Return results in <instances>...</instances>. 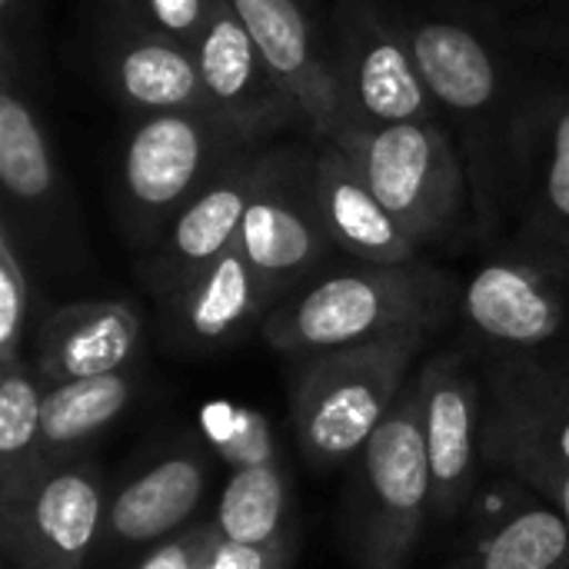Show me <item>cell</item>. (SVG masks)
Here are the masks:
<instances>
[{"instance_id":"d4e9b609","label":"cell","mask_w":569,"mask_h":569,"mask_svg":"<svg viewBox=\"0 0 569 569\" xmlns=\"http://www.w3.org/2000/svg\"><path fill=\"white\" fill-rule=\"evenodd\" d=\"M220 0H100V20L127 23L143 33L193 47Z\"/></svg>"},{"instance_id":"d6986e66","label":"cell","mask_w":569,"mask_h":569,"mask_svg":"<svg viewBox=\"0 0 569 569\" xmlns=\"http://www.w3.org/2000/svg\"><path fill=\"white\" fill-rule=\"evenodd\" d=\"M140 320L127 303L97 300L53 310L40 327V377L67 380L117 373L137 350Z\"/></svg>"},{"instance_id":"30bf717a","label":"cell","mask_w":569,"mask_h":569,"mask_svg":"<svg viewBox=\"0 0 569 569\" xmlns=\"http://www.w3.org/2000/svg\"><path fill=\"white\" fill-rule=\"evenodd\" d=\"M470 323L507 347H540L569 317V260L507 237L503 253L487 260L463 290Z\"/></svg>"},{"instance_id":"5bb4252c","label":"cell","mask_w":569,"mask_h":569,"mask_svg":"<svg viewBox=\"0 0 569 569\" xmlns=\"http://www.w3.org/2000/svg\"><path fill=\"white\" fill-rule=\"evenodd\" d=\"M7 543L27 569H80L97 523L100 493L80 470L3 480Z\"/></svg>"},{"instance_id":"8fae6325","label":"cell","mask_w":569,"mask_h":569,"mask_svg":"<svg viewBox=\"0 0 569 569\" xmlns=\"http://www.w3.org/2000/svg\"><path fill=\"white\" fill-rule=\"evenodd\" d=\"M247 23L263 63L283 87L300 120L320 137V143L347 147L357 127L350 123L330 53L327 30L313 23L303 0H227Z\"/></svg>"},{"instance_id":"4dcf8cb0","label":"cell","mask_w":569,"mask_h":569,"mask_svg":"<svg viewBox=\"0 0 569 569\" xmlns=\"http://www.w3.org/2000/svg\"><path fill=\"white\" fill-rule=\"evenodd\" d=\"M557 443H560V453H563V460H567V463H569V420H567V423H563V430H560Z\"/></svg>"},{"instance_id":"1f68e13d","label":"cell","mask_w":569,"mask_h":569,"mask_svg":"<svg viewBox=\"0 0 569 569\" xmlns=\"http://www.w3.org/2000/svg\"><path fill=\"white\" fill-rule=\"evenodd\" d=\"M560 503H563V520H567L569 527V477L563 480V487H560Z\"/></svg>"},{"instance_id":"484cf974","label":"cell","mask_w":569,"mask_h":569,"mask_svg":"<svg viewBox=\"0 0 569 569\" xmlns=\"http://www.w3.org/2000/svg\"><path fill=\"white\" fill-rule=\"evenodd\" d=\"M40 410H43V397L37 393V383L20 370V363H3V380H0L3 480L23 467L20 457L40 440Z\"/></svg>"},{"instance_id":"7a4b0ae2","label":"cell","mask_w":569,"mask_h":569,"mask_svg":"<svg viewBox=\"0 0 569 569\" xmlns=\"http://www.w3.org/2000/svg\"><path fill=\"white\" fill-rule=\"evenodd\" d=\"M447 303V277L420 260L363 263L287 297L267 317L263 337L280 353L317 357L390 337L427 333L443 317Z\"/></svg>"},{"instance_id":"7c38bea8","label":"cell","mask_w":569,"mask_h":569,"mask_svg":"<svg viewBox=\"0 0 569 569\" xmlns=\"http://www.w3.org/2000/svg\"><path fill=\"white\" fill-rule=\"evenodd\" d=\"M0 190L3 220L13 230L20 227L47 250L73 243L80 227L73 193L20 80H3L0 90Z\"/></svg>"},{"instance_id":"4fadbf2b","label":"cell","mask_w":569,"mask_h":569,"mask_svg":"<svg viewBox=\"0 0 569 569\" xmlns=\"http://www.w3.org/2000/svg\"><path fill=\"white\" fill-rule=\"evenodd\" d=\"M267 147L270 143L250 147L240 157H233L147 250L140 273L160 300L183 287L190 277H197L240 240Z\"/></svg>"},{"instance_id":"52a82bcc","label":"cell","mask_w":569,"mask_h":569,"mask_svg":"<svg viewBox=\"0 0 569 569\" xmlns=\"http://www.w3.org/2000/svg\"><path fill=\"white\" fill-rule=\"evenodd\" d=\"M323 30L333 80L357 130L420 120L443 123L387 0H337Z\"/></svg>"},{"instance_id":"9c48e42d","label":"cell","mask_w":569,"mask_h":569,"mask_svg":"<svg viewBox=\"0 0 569 569\" xmlns=\"http://www.w3.org/2000/svg\"><path fill=\"white\" fill-rule=\"evenodd\" d=\"M430 493L420 383V393L393 403L387 420L363 443V550L370 567L397 569L407 560Z\"/></svg>"},{"instance_id":"603a6c76","label":"cell","mask_w":569,"mask_h":569,"mask_svg":"<svg viewBox=\"0 0 569 569\" xmlns=\"http://www.w3.org/2000/svg\"><path fill=\"white\" fill-rule=\"evenodd\" d=\"M283 517V483L270 463L237 470L220 497L217 530L240 547H270Z\"/></svg>"},{"instance_id":"277c9868","label":"cell","mask_w":569,"mask_h":569,"mask_svg":"<svg viewBox=\"0 0 569 569\" xmlns=\"http://www.w3.org/2000/svg\"><path fill=\"white\" fill-rule=\"evenodd\" d=\"M530 93L517 137L507 237L569 260V20H517Z\"/></svg>"},{"instance_id":"cb8c5ba5","label":"cell","mask_w":569,"mask_h":569,"mask_svg":"<svg viewBox=\"0 0 569 569\" xmlns=\"http://www.w3.org/2000/svg\"><path fill=\"white\" fill-rule=\"evenodd\" d=\"M567 550V520L550 510H530L490 540L480 569H553Z\"/></svg>"},{"instance_id":"7402d4cb","label":"cell","mask_w":569,"mask_h":569,"mask_svg":"<svg viewBox=\"0 0 569 569\" xmlns=\"http://www.w3.org/2000/svg\"><path fill=\"white\" fill-rule=\"evenodd\" d=\"M127 400H130V380L120 370L57 383L43 393L40 440L47 447H73L93 437L110 420H117Z\"/></svg>"},{"instance_id":"f1b7e54d","label":"cell","mask_w":569,"mask_h":569,"mask_svg":"<svg viewBox=\"0 0 569 569\" xmlns=\"http://www.w3.org/2000/svg\"><path fill=\"white\" fill-rule=\"evenodd\" d=\"M217 540H220V530H213V527L190 530V533L170 540L167 547L153 550L137 569H203Z\"/></svg>"},{"instance_id":"2e32d148","label":"cell","mask_w":569,"mask_h":569,"mask_svg":"<svg viewBox=\"0 0 569 569\" xmlns=\"http://www.w3.org/2000/svg\"><path fill=\"white\" fill-rule=\"evenodd\" d=\"M193 57L213 110L247 120L270 137L293 123H303L283 87L263 63L247 23L227 0H220L213 17L207 20L200 40L193 43Z\"/></svg>"},{"instance_id":"83f0119b","label":"cell","mask_w":569,"mask_h":569,"mask_svg":"<svg viewBox=\"0 0 569 569\" xmlns=\"http://www.w3.org/2000/svg\"><path fill=\"white\" fill-rule=\"evenodd\" d=\"M40 0H0V77L17 80L37 53Z\"/></svg>"},{"instance_id":"9a60e30c","label":"cell","mask_w":569,"mask_h":569,"mask_svg":"<svg viewBox=\"0 0 569 569\" xmlns=\"http://www.w3.org/2000/svg\"><path fill=\"white\" fill-rule=\"evenodd\" d=\"M97 63L113 100L133 117L170 110H213L200 80L193 47L100 20Z\"/></svg>"},{"instance_id":"ac0fdd59","label":"cell","mask_w":569,"mask_h":569,"mask_svg":"<svg viewBox=\"0 0 569 569\" xmlns=\"http://www.w3.org/2000/svg\"><path fill=\"white\" fill-rule=\"evenodd\" d=\"M160 303L170 340L183 350H213L233 340L267 307L240 240Z\"/></svg>"},{"instance_id":"5b68a950","label":"cell","mask_w":569,"mask_h":569,"mask_svg":"<svg viewBox=\"0 0 569 569\" xmlns=\"http://www.w3.org/2000/svg\"><path fill=\"white\" fill-rule=\"evenodd\" d=\"M340 150L357 160L383 207L420 247L443 240L473 210L460 147L437 120L360 127Z\"/></svg>"},{"instance_id":"ba28073f","label":"cell","mask_w":569,"mask_h":569,"mask_svg":"<svg viewBox=\"0 0 569 569\" xmlns=\"http://www.w3.org/2000/svg\"><path fill=\"white\" fill-rule=\"evenodd\" d=\"M333 247L317 200L313 150L267 147L240 230V250L267 307L303 283Z\"/></svg>"},{"instance_id":"3957f363","label":"cell","mask_w":569,"mask_h":569,"mask_svg":"<svg viewBox=\"0 0 569 569\" xmlns=\"http://www.w3.org/2000/svg\"><path fill=\"white\" fill-rule=\"evenodd\" d=\"M270 133L220 110L140 117L117 167V220L133 247L150 250L170 220L243 150Z\"/></svg>"},{"instance_id":"ffe728a7","label":"cell","mask_w":569,"mask_h":569,"mask_svg":"<svg viewBox=\"0 0 569 569\" xmlns=\"http://www.w3.org/2000/svg\"><path fill=\"white\" fill-rule=\"evenodd\" d=\"M423 433L437 510L450 513L463 500L473 460V387L450 360L423 373Z\"/></svg>"},{"instance_id":"e0dca14e","label":"cell","mask_w":569,"mask_h":569,"mask_svg":"<svg viewBox=\"0 0 569 569\" xmlns=\"http://www.w3.org/2000/svg\"><path fill=\"white\" fill-rule=\"evenodd\" d=\"M313 183H317L320 213L327 220L337 250L363 263L417 260L420 243L383 207V200L367 183L363 170L347 150L333 143L313 150Z\"/></svg>"},{"instance_id":"8992f818","label":"cell","mask_w":569,"mask_h":569,"mask_svg":"<svg viewBox=\"0 0 569 569\" xmlns=\"http://www.w3.org/2000/svg\"><path fill=\"white\" fill-rule=\"evenodd\" d=\"M423 333L390 337L363 347L310 357L297 380L293 413L313 460L333 463L373 437L397 403L407 363Z\"/></svg>"},{"instance_id":"44dd1931","label":"cell","mask_w":569,"mask_h":569,"mask_svg":"<svg viewBox=\"0 0 569 569\" xmlns=\"http://www.w3.org/2000/svg\"><path fill=\"white\" fill-rule=\"evenodd\" d=\"M203 497V467L193 457H173L133 480L110 510L113 537L150 543L177 530Z\"/></svg>"},{"instance_id":"f546056e","label":"cell","mask_w":569,"mask_h":569,"mask_svg":"<svg viewBox=\"0 0 569 569\" xmlns=\"http://www.w3.org/2000/svg\"><path fill=\"white\" fill-rule=\"evenodd\" d=\"M203 569H277V557L267 547H240L220 537Z\"/></svg>"},{"instance_id":"6da1fadb","label":"cell","mask_w":569,"mask_h":569,"mask_svg":"<svg viewBox=\"0 0 569 569\" xmlns=\"http://www.w3.org/2000/svg\"><path fill=\"white\" fill-rule=\"evenodd\" d=\"M460 147L483 233L510 223L517 137L530 93V53L517 20L450 0H387Z\"/></svg>"},{"instance_id":"4316f807","label":"cell","mask_w":569,"mask_h":569,"mask_svg":"<svg viewBox=\"0 0 569 569\" xmlns=\"http://www.w3.org/2000/svg\"><path fill=\"white\" fill-rule=\"evenodd\" d=\"M27 310H30V277L13 227L0 220V360L3 363H17V343L27 330Z\"/></svg>"}]
</instances>
